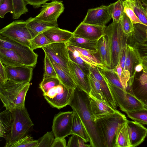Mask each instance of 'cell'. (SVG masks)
<instances>
[{
	"mask_svg": "<svg viewBox=\"0 0 147 147\" xmlns=\"http://www.w3.org/2000/svg\"><path fill=\"white\" fill-rule=\"evenodd\" d=\"M34 124L25 107L6 109L0 113V136L6 141L5 147L26 136Z\"/></svg>",
	"mask_w": 147,
	"mask_h": 147,
	"instance_id": "6da1fadb",
	"label": "cell"
},
{
	"mask_svg": "<svg viewBox=\"0 0 147 147\" xmlns=\"http://www.w3.org/2000/svg\"><path fill=\"white\" fill-rule=\"evenodd\" d=\"M81 121L89 138L91 147H105L90 106L89 95L77 87L69 105Z\"/></svg>",
	"mask_w": 147,
	"mask_h": 147,
	"instance_id": "7a4b0ae2",
	"label": "cell"
},
{
	"mask_svg": "<svg viewBox=\"0 0 147 147\" xmlns=\"http://www.w3.org/2000/svg\"><path fill=\"white\" fill-rule=\"evenodd\" d=\"M127 120L125 115L117 109L113 113L95 118L105 147H115L117 132L120 126Z\"/></svg>",
	"mask_w": 147,
	"mask_h": 147,
	"instance_id": "3957f363",
	"label": "cell"
},
{
	"mask_svg": "<svg viewBox=\"0 0 147 147\" xmlns=\"http://www.w3.org/2000/svg\"><path fill=\"white\" fill-rule=\"evenodd\" d=\"M30 83H19L8 80L0 84V98L6 109L25 107L26 93Z\"/></svg>",
	"mask_w": 147,
	"mask_h": 147,
	"instance_id": "277c9868",
	"label": "cell"
},
{
	"mask_svg": "<svg viewBox=\"0 0 147 147\" xmlns=\"http://www.w3.org/2000/svg\"><path fill=\"white\" fill-rule=\"evenodd\" d=\"M105 34L110 47L113 69L119 63L123 49L127 44L128 36L123 32L120 21L119 22H113L106 26Z\"/></svg>",
	"mask_w": 147,
	"mask_h": 147,
	"instance_id": "5b68a950",
	"label": "cell"
},
{
	"mask_svg": "<svg viewBox=\"0 0 147 147\" xmlns=\"http://www.w3.org/2000/svg\"><path fill=\"white\" fill-rule=\"evenodd\" d=\"M41 90L50 106L60 109L69 105L73 97L75 89H68L60 83Z\"/></svg>",
	"mask_w": 147,
	"mask_h": 147,
	"instance_id": "8992f818",
	"label": "cell"
},
{
	"mask_svg": "<svg viewBox=\"0 0 147 147\" xmlns=\"http://www.w3.org/2000/svg\"><path fill=\"white\" fill-rule=\"evenodd\" d=\"M0 48L13 50L26 66L34 67L36 64L38 55L28 46L0 35Z\"/></svg>",
	"mask_w": 147,
	"mask_h": 147,
	"instance_id": "52a82bcc",
	"label": "cell"
},
{
	"mask_svg": "<svg viewBox=\"0 0 147 147\" xmlns=\"http://www.w3.org/2000/svg\"><path fill=\"white\" fill-rule=\"evenodd\" d=\"M0 35L30 47L31 36L23 20L14 21L0 30Z\"/></svg>",
	"mask_w": 147,
	"mask_h": 147,
	"instance_id": "ba28073f",
	"label": "cell"
},
{
	"mask_svg": "<svg viewBox=\"0 0 147 147\" xmlns=\"http://www.w3.org/2000/svg\"><path fill=\"white\" fill-rule=\"evenodd\" d=\"M107 83L116 103L122 111L126 113L144 108L143 103L133 95Z\"/></svg>",
	"mask_w": 147,
	"mask_h": 147,
	"instance_id": "9c48e42d",
	"label": "cell"
},
{
	"mask_svg": "<svg viewBox=\"0 0 147 147\" xmlns=\"http://www.w3.org/2000/svg\"><path fill=\"white\" fill-rule=\"evenodd\" d=\"M42 48L45 54L72 77L69 68L70 59L66 43H52Z\"/></svg>",
	"mask_w": 147,
	"mask_h": 147,
	"instance_id": "30bf717a",
	"label": "cell"
},
{
	"mask_svg": "<svg viewBox=\"0 0 147 147\" xmlns=\"http://www.w3.org/2000/svg\"><path fill=\"white\" fill-rule=\"evenodd\" d=\"M73 117V111L60 112L55 116L52 128L55 138H64L71 135Z\"/></svg>",
	"mask_w": 147,
	"mask_h": 147,
	"instance_id": "8fae6325",
	"label": "cell"
},
{
	"mask_svg": "<svg viewBox=\"0 0 147 147\" xmlns=\"http://www.w3.org/2000/svg\"><path fill=\"white\" fill-rule=\"evenodd\" d=\"M131 94L142 103L147 101V71H136L129 81Z\"/></svg>",
	"mask_w": 147,
	"mask_h": 147,
	"instance_id": "7c38bea8",
	"label": "cell"
},
{
	"mask_svg": "<svg viewBox=\"0 0 147 147\" xmlns=\"http://www.w3.org/2000/svg\"><path fill=\"white\" fill-rule=\"evenodd\" d=\"M112 18L109 5L88 10L83 22L89 24L105 26Z\"/></svg>",
	"mask_w": 147,
	"mask_h": 147,
	"instance_id": "4fadbf2b",
	"label": "cell"
},
{
	"mask_svg": "<svg viewBox=\"0 0 147 147\" xmlns=\"http://www.w3.org/2000/svg\"><path fill=\"white\" fill-rule=\"evenodd\" d=\"M41 5L39 13L36 16L40 20L50 22H57V20L63 12L64 7L63 1L53 0Z\"/></svg>",
	"mask_w": 147,
	"mask_h": 147,
	"instance_id": "5bb4252c",
	"label": "cell"
},
{
	"mask_svg": "<svg viewBox=\"0 0 147 147\" xmlns=\"http://www.w3.org/2000/svg\"><path fill=\"white\" fill-rule=\"evenodd\" d=\"M106 26L92 25L82 22L73 32L74 36L92 40H98L105 35Z\"/></svg>",
	"mask_w": 147,
	"mask_h": 147,
	"instance_id": "9a60e30c",
	"label": "cell"
},
{
	"mask_svg": "<svg viewBox=\"0 0 147 147\" xmlns=\"http://www.w3.org/2000/svg\"><path fill=\"white\" fill-rule=\"evenodd\" d=\"M5 66L8 80L19 83H30L32 76L33 67L26 65Z\"/></svg>",
	"mask_w": 147,
	"mask_h": 147,
	"instance_id": "2e32d148",
	"label": "cell"
},
{
	"mask_svg": "<svg viewBox=\"0 0 147 147\" xmlns=\"http://www.w3.org/2000/svg\"><path fill=\"white\" fill-rule=\"evenodd\" d=\"M66 45L68 50L75 53L90 66L100 69H103L105 67L101 62L97 51L77 47L67 43Z\"/></svg>",
	"mask_w": 147,
	"mask_h": 147,
	"instance_id": "e0dca14e",
	"label": "cell"
},
{
	"mask_svg": "<svg viewBox=\"0 0 147 147\" xmlns=\"http://www.w3.org/2000/svg\"><path fill=\"white\" fill-rule=\"evenodd\" d=\"M126 124L131 147L139 146L146 137L147 129L135 121L127 120Z\"/></svg>",
	"mask_w": 147,
	"mask_h": 147,
	"instance_id": "ac0fdd59",
	"label": "cell"
},
{
	"mask_svg": "<svg viewBox=\"0 0 147 147\" xmlns=\"http://www.w3.org/2000/svg\"><path fill=\"white\" fill-rule=\"evenodd\" d=\"M69 65L72 78L77 87L89 95L90 89L88 75L70 59Z\"/></svg>",
	"mask_w": 147,
	"mask_h": 147,
	"instance_id": "d6986e66",
	"label": "cell"
},
{
	"mask_svg": "<svg viewBox=\"0 0 147 147\" xmlns=\"http://www.w3.org/2000/svg\"><path fill=\"white\" fill-rule=\"evenodd\" d=\"M32 39L47 30L58 27L57 22H50L36 17H30L25 21Z\"/></svg>",
	"mask_w": 147,
	"mask_h": 147,
	"instance_id": "ffe728a7",
	"label": "cell"
},
{
	"mask_svg": "<svg viewBox=\"0 0 147 147\" xmlns=\"http://www.w3.org/2000/svg\"><path fill=\"white\" fill-rule=\"evenodd\" d=\"M90 72L99 83L107 103L115 109L117 106L116 103L107 82L98 67L91 66Z\"/></svg>",
	"mask_w": 147,
	"mask_h": 147,
	"instance_id": "44dd1931",
	"label": "cell"
},
{
	"mask_svg": "<svg viewBox=\"0 0 147 147\" xmlns=\"http://www.w3.org/2000/svg\"><path fill=\"white\" fill-rule=\"evenodd\" d=\"M97 51L101 63L105 67L112 69L110 49L105 35L98 40Z\"/></svg>",
	"mask_w": 147,
	"mask_h": 147,
	"instance_id": "7402d4cb",
	"label": "cell"
},
{
	"mask_svg": "<svg viewBox=\"0 0 147 147\" xmlns=\"http://www.w3.org/2000/svg\"><path fill=\"white\" fill-rule=\"evenodd\" d=\"M43 33L51 43H67L74 36L73 32L58 27L50 28Z\"/></svg>",
	"mask_w": 147,
	"mask_h": 147,
	"instance_id": "603a6c76",
	"label": "cell"
},
{
	"mask_svg": "<svg viewBox=\"0 0 147 147\" xmlns=\"http://www.w3.org/2000/svg\"><path fill=\"white\" fill-rule=\"evenodd\" d=\"M134 25V30L128 35L127 44L132 47L136 43L147 45V26L139 23Z\"/></svg>",
	"mask_w": 147,
	"mask_h": 147,
	"instance_id": "cb8c5ba5",
	"label": "cell"
},
{
	"mask_svg": "<svg viewBox=\"0 0 147 147\" xmlns=\"http://www.w3.org/2000/svg\"><path fill=\"white\" fill-rule=\"evenodd\" d=\"M0 62L5 66L25 65L15 52L10 49L0 48Z\"/></svg>",
	"mask_w": 147,
	"mask_h": 147,
	"instance_id": "d4e9b609",
	"label": "cell"
},
{
	"mask_svg": "<svg viewBox=\"0 0 147 147\" xmlns=\"http://www.w3.org/2000/svg\"><path fill=\"white\" fill-rule=\"evenodd\" d=\"M90 107L95 118L100 116L114 113L116 109L108 104L89 95Z\"/></svg>",
	"mask_w": 147,
	"mask_h": 147,
	"instance_id": "484cf974",
	"label": "cell"
},
{
	"mask_svg": "<svg viewBox=\"0 0 147 147\" xmlns=\"http://www.w3.org/2000/svg\"><path fill=\"white\" fill-rule=\"evenodd\" d=\"M140 63L141 59L133 47L127 44L124 71L126 70L129 71L130 80L133 77L136 72V67Z\"/></svg>",
	"mask_w": 147,
	"mask_h": 147,
	"instance_id": "4316f807",
	"label": "cell"
},
{
	"mask_svg": "<svg viewBox=\"0 0 147 147\" xmlns=\"http://www.w3.org/2000/svg\"><path fill=\"white\" fill-rule=\"evenodd\" d=\"M48 57L54 68L57 77L60 83L68 89H76L77 87V85L72 77L51 57Z\"/></svg>",
	"mask_w": 147,
	"mask_h": 147,
	"instance_id": "83f0119b",
	"label": "cell"
},
{
	"mask_svg": "<svg viewBox=\"0 0 147 147\" xmlns=\"http://www.w3.org/2000/svg\"><path fill=\"white\" fill-rule=\"evenodd\" d=\"M98 41V40H92L74 36L66 43L77 47L97 51Z\"/></svg>",
	"mask_w": 147,
	"mask_h": 147,
	"instance_id": "f1b7e54d",
	"label": "cell"
},
{
	"mask_svg": "<svg viewBox=\"0 0 147 147\" xmlns=\"http://www.w3.org/2000/svg\"><path fill=\"white\" fill-rule=\"evenodd\" d=\"M115 147H131L126 121L120 126L117 132Z\"/></svg>",
	"mask_w": 147,
	"mask_h": 147,
	"instance_id": "f546056e",
	"label": "cell"
},
{
	"mask_svg": "<svg viewBox=\"0 0 147 147\" xmlns=\"http://www.w3.org/2000/svg\"><path fill=\"white\" fill-rule=\"evenodd\" d=\"M142 23L147 26V11L141 0H125Z\"/></svg>",
	"mask_w": 147,
	"mask_h": 147,
	"instance_id": "4dcf8cb0",
	"label": "cell"
},
{
	"mask_svg": "<svg viewBox=\"0 0 147 147\" xmlns=\"http://www.w3.org/2000/svg\"><path fill=\"white\" fill-rule=\"evenodd\" d=\"M88 75L90 89V93L89 95L107 104L99 82L90 72Z\"/></svg>",
	"mask_w": 147,
	"mask_h": 147,
	"instance_id": "1f68e13d",
	"label": "cell"
},
{
	"mask_svg": "<svg viewBox=\"0 0 147 147\" xmlns=\"http://www.w3.org/2000/svg\"><path fill=\"white\" fill-rule=\"evenodd\" d=\"M73 134L77 135L82 138L86 143L89 142V137L81 121L74 112L71 132V135Z\"/></svg>",
	"mask_w": 147,
	"mask_h": 147,
	"instance_id": "d6a6232c",
	"label": "cell"
},
{
	"mask_svg": "<svg viewBox=\"0 0 147 147\" xmlns=\"http://www.w3.org/2000/svg\"><path fill=\"white\" fill-rule=\"evenodd\" d=\"M99 69L101 74L108 83L125 91L118 76L113 69L106 67L103 69Z\"/></svg>",
	"mask_w": 147,
	"mask_h": 147,
	"instance_id": "836d02e7",
	"label": "cell"
},
{
	"mask_svg": "<svg viewBox=\"0 0 147 147\" xmlns=\"http://www.w3.org/2000/svg\"><path fill=\"white\" fill-rule=\"evenodd\" d=\"M123 0H118L109 5L113 22H119L124 12Z\"/></svg>",
	"mask_w": 147,
	"mask_h": 147,
	"instance_id": "e575fe53",
	"label": "cell"
},
{
	"mask_svg": "<svg viewBox=\"0 0 147 147\" xmlns=\"http://www.w3.org/2000/svg\"><path fill=\"white\" fill-rule=\"evenodd\" d=\"M125 113L129 118L134 121L147 125V110L145 108Z\"/></svg>",
	"mask_w": 147,
	"mask_h": 147,
	"instance_id": "d590c367",
	"label": "cell"
},
{
	"mask_svg": "<svg viewBox=\"0 0 147 147\" xmlns=\"http://www.w3.org/2000/svg\"><path fill=\"white\" fill-rule=\"evenodd\" d=\"M13 12L12 18L13 20L17 19L23 14L28 11L26 6L27 4L24 0H13Z\"/></svg>",
	"mask_w": 147,
	"mask_h": 147,
	"instance_id": "8d00e7d4",
	"label": "cell"
},
{
	"mask_svg": "<svg viewBox=\"0 0 147 147\" xmlns=\"http://www.w3.org/2000/svg\"><path fill=\"white\" fill-rule=\"evenodd\" d=\"M30 48L33 50L39 48H42L51 43L49 40L43 33L40 34L30 41Z\"/></svg>",
	"mask_w": 147,
	"mask_h": 147,
	"instance_id": "74e56055",
	"label": "cell"
},
{
	"mask_svg": "<svg viewBox=\"0 0 147 147\" xmlns=\"http://www.w3.org/2000/svg\"><path fill=\"white\" fill-rule=\"evenodd\" d=\"M38 143V140H34L30 136L26 135L12 144L10 147H37Z\"/></svg>",
	"mask_w": 147,
	"mask_h": 147,
	"instance_id": "f35d334b",
	"label": "cell"
},
{
	"mask_svg": "<svg viewBox=\"0 0 147 147\" xmlns=\"http://www.w3.org/2000/svg\"><path fill=\"white\" fill-rule=\"evenodd\" d=\"M68 51L70 59L77 64L86 74L88 75L90 72V66L75 53Z\"/></svg>",
	"mask_w": 147,
	"mask_h": 147,
	"instance_id": "ab89813d",
	"label": "cell"
},
{
	"mask_svg": "<svg viewBox=\"0 0 147 147\" xmlns=\"http://www.w3.org/2000/svg\"><path fill=\"white\" fill-rule=\"evenodd\" d=\"M44 73L43 78L52 77L57 78L54 68L47 55L45 54L44 59Z\"/></svg>",
	"mask_w": 147,
	"mask_h": 147,
	"instance_id": "60d3db41",
	"label": "cell"
},
{
	"mask_svg": "<svg viewBox=\"0 0 147 147\" xmlns=\"http://www.w3.org/2000/svg\"><path fill=\"white\" fill-rule=\"evenodd\" d=\"M120 22L123 32L128 36L134 31V24L125 13L120 20Z\"/></svg>",
	"mask_w": 147,
	"mask_h": 147,
	"instance_id": "b9f144b4",
	"label": "cell"
},
{
	"mask_svg": "<svg viewBox=\"0 0 147 147\" xmlns=\"http://www.w3.org/2000/svg\"><path fill=\"white\" fill-rule=\"evenodd\" d=\"M13 0H2L0 3V17L3 18L5 14L8 12H13Z\"/></svg>",
	"mask_w": 147,
	"mask_h": 147,
	"instance_id": "7bdbcfd3",
	"label": "cell"
},
{
	"mask_svg": "<svg viewBox=\"0 0 147 147\" xmlns=\"http://www.w3.org/2000/svg\"><path fill=\"white\" fill-rule=\"evenodd\" d=\"M53 131L47 132L39 140L37 147H51L55 139Z\"/></svg>",
	"mask_w": 147,
	"mask_h": 147,
	"instance_id": "ee69618b",
	"label": "cell"
},
{
	"mask_svg": "<svg viewBox=\"0 0 147 147\" xmlns=\"http://www.w3.org/2000/svg\"><path fill=\"white\" fill-rule=\"evenodd\" d=\"M123 5L124 12L134 24L138 23L143 24L137 17L132 9L129 5L125 0L123 1Z\"/></svg>",
	"mask_w": 147,
	"mask_h": 147,
	"instance_id": "f6af8a7d",
	"label": "cell"
},
{
	"mask_svg": "<svg viewBox=\"0 0 147 147\" xmlns=\"http://www.w3.org/2000/svg\"><path fill=\"white\" fill-rule=\"evenodd\" d=\"M133 47L140 58L147 57V45L135 43Z\"/></svg>",
	"mask_w": 147,
	"mask_h": 147,
	"instance_id": "bcb514c9",
	"label": "cell"
},
{
	"mask_svg": "<svg viewBox=\"0 0 147 147\" xmlns=\"http://www.w3.org/2000/svg\"><path fill=\"white\" fill-rule=\"evenodd\" d=\"M79 136L73 134L68 140L67 147H79Z\"/></svg>",
	"mask_w": 147,
	"mask_h": 147,
	"instance_id": "7dc6e473",
	"label": "cell"
},
{
	"mask_svg": "<svg viewBox=\"0 0 147 147\" xmlns=\"http://www.w3.org/2000/svg\"><path fill=\"white\" fill-rule=\"evenodd\" d=\"M8 80L5 66L0 62V84L5 83Z\"/></svg>",
	"mask_w": 147,
	"mask_h": 147,
	"instance_id": "c3c4849f",
	"label": "cell"
},
{
	"mask_svg": "<svg viewBox=\"0 0 147 147\" xmlns=\"http://www.w3.org/2000/svg\"><path fill=\"white\" fill-rule=\"evenodd\" d=\"M27 4L32 5L36 8H37L41 6L42 5L47 1L52 0H24Z\"/></svg>",
	"mask_w": 147,
	"mask_h": 147,
	"instance_id": "681fc988",
	"label": "cell"
},
{
	"mask_svg": "<svg viewBox=\"0 0 147 147\" xmlns=\"http://www.w3.org/2000/svg\"><path fill=\"white\" fill-rule=\"evenodd\" d=\"M51 147H67L65 138H55Z\"/></svg>",
	"mask_w": 147,
	"mask_h": 147,
	"instance_id": "f907efd6",
	"label": "cell"
},
{
	"mask_svg": "<svg viewBox=\"0 0 147 147\" xmlns=\"http://www.w3.org/2000/svg\"><path fill=\"white\" fill-rule=\"evenodd\" d=\"M140 59L143 69L147 71V57H142Z\"/></svg>",
	"mask_w": 147,
	"mask_h": 147,
	"instance_id": "816d5d0a",
	"label": "cell"
},
{
	"mask_svg": "<svg viewBox=\"0 0 147 147\" xmlns=\"http://www.w3.org/2000/svg\"><path fill=\"white\" fill-rule=\"evenodd\" d=\"M143 69V67L141 63L137 65L135 68V71L136 72H140Z\"/></svg>",
	"mask_w": 147,
	"mask_h": 147,
	"instance_id": "f5cc1de1",
	"label": "cell"
},
{
	"mask_svg": "<svg viewBox=\"0 0 147 147\" xmlns=\"http://www.w3.org/2000/svg\"><path fill=\"white\" fill-rule=\"evenodd\" d=\"M142 3L143 5L145 7V8L147 11V0H141Z\"/></svg>",
	"mask_w": 147,
	"mask_h": 147,
	"instance_id": "db71d44e",
	"label": "cell"
},
{
	"mask_svg": "<svg viewBox=\"0 0 147 147\" xmlns=\"http://www.w3.org/2000/svg\"><path fill=\"white\" fill-rule=\"evenodd\" d=\"M143 103L144 108L147 110V101L143 102Z\"/></svg>",
	"mask_w": 147,
	"mask_h": 147,
	"instance_id": "11a10c76",
	"label": "cell"
},
{
	"mask_svg": "<svg viewBox=\"0 0 147 147\" xmlns=\"http://www.w3.org/2000/svg\"><path fill=\"white\" fill-rule=\"evenodd\" d=\"M2 0H0V3L1 2Z\"/></svg>",
	"mask_w": 147,
	"mask_h": 147,
	"instance_id": "9f6ffc18",
	"label": "cell"
},
{
	"mask_svg": "<svg viewBox=\"0 0 147 147\" xmlns=\"http://www.w3.org/2000/svg\"><path fill=\"white\" fill-rule=\"evenodd\" d=\"M146 136L147 137V134H146Z\"/></svg>",
	"mask_w": 147,
	"mask_h": 147,
	"instance_id": "6f0895ef",
	"label": "cell"
}]
</instances>
